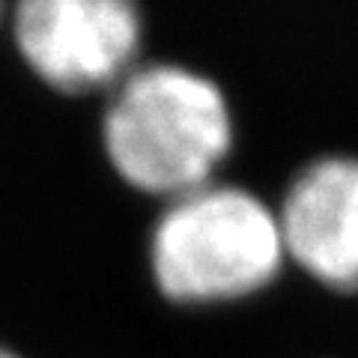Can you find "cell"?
Listing matches in <instances>:
<instances>
[{"label": "cell", "instance_id": "1", "mask_svg": "<svg viewBox=\"0 0 358 358\" xmlns=\"http://www.w3.org/2000/svg\"><path fill=\"white\" fill-rule=\"evenodd\" d=\"M102 141L126 182L171 200L212 182L233 147V110L224 90L192 66L138 63L114 84Z\"/></svg>", "mask_w": 358, "mask_h": 358}, {"label": "cell", "instance_id": "5", "mask_svg": "<svg viewBox=\"0 0 358 358\" xmlns=\"http://www.w3.org/2000/svg\"><path fill=\"white\" fill-rule=\"evenodd\" d=\"M0 358H21V355H18V352H13V350H9V346L0 343Z\"/></svg>", "mask_w": 358, "mask_h": 358}, {"label": "cell", "instance_id": "2", "mask_svg": "<svg viewBox=\"0 0 358 358\" xmlns=\"http://www.w3.org/2000/svg\"><path fill=\"white\" fill-rule=\"evenodd\" d=\"M278 212L248 188L206 182L167 200L150 233V266L173 301L209 305L263 289L281 272Z\"/></svg>", "mask_w": 358, "mask_h": 358}, {"label": "cell", "instance_id": "3", "mask_svg": "<svg viewBox=\"0 0 358 358\" xmlns=\"http://www.w3.org/2000/svg\"><path fill=\"white\" fill-rule=\"evenodd\" d=\"M13 33L39 78L81 93L117 84L138 66L143 18L131 0H24L15 6Z\"/></svg>", "mask_w": 358, "mask_h": 358}, {"label": "cell", "instance_id": "4", "mask_svg": "<svg viewBox=\"0 0 358 358\" xmlns=\"http://www.w3.org/2000/svg\"><path fill=\"white\" fill-rule=\"evenodd\" d=\"M287 257L334 289H358V155H320L278 209Z\"/></svg>", "mask_w": 358, "mask_h": 358}]
</instances>
